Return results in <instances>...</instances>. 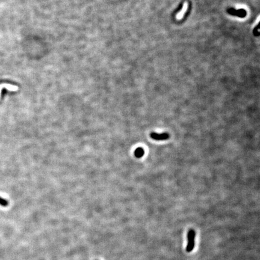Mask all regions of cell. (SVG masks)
<instances>
[{
    "label": "cell",
    "instance_id": "cell-1",
    "mask_svg": "<svg viewBox=\"0 0 260 260\" xmlns=\"http://www.w3.org/2000/svg\"><path fill=\"white\" fill-rule=\"evenodd\" d=\"M195 231L193 229H190L187 233V245L186 249L187 252H191L193 250L195 245Z\"/></svg>",
    "mask_w": 260,
    "mask_h": 260
},
{
    "label": "cell",
    "instance_id": "cell-2",
    "mask_svg": "<svg viewBox=\"0 0 260 260\" xmlns=\"http://www.w3.org/2000/svg\"><path fill=\"white\" fill-rule=\"evenodd\" d=\"M227 12L231 15L235 16L241 18L245 17L247 15V12L244 9H239L237 10L234 8L231 7L227 9Z\"/></svg>",
    "mask_w": 260,
    "mask_h": 260
},
{
    "label": "cell",
    "instance_id": "cell-3",
    "mask_svg": "<svg viewBox=\"0 0 260 260\" xmlns=\"http://www.w3.org/2000/svg\"><path fill=\"white\" fill-rule=\"evenodd\" d=\"M151 137L155 140V141H166L170 138V135L168 133H151L150 134Z\"/></svg>",
    "mask_w": 260,
    "mask_h": 260
},
{
    "label": "cell",
    "instance_id": "cell-4",
    "mask_svg": "<svg viewBox=\"0 0 260 260\" xmlns=\"http://www.w3.org/2000/svg\"><path fill=\"white\" fill-rule=\"evenodd\" d=\"M3 88H6L10 91H16L18 89V87L16 86H13L9 84H0V95H1V90Z\"/></svg>",
    "mask_w": 260,
    "mask_h": 260
},
{
    "label": "cell",
    "instance_id": "cell-5",
    "mask_svg": "<svg viewBox=\"0 0 260 260\" xmlns=\"http://www.w3.org/2000/svg\"><path fill=\"white\" fill-rule=\"evenodd\" d=\"M145 154L144 149L142 148H137L134 151V155L136 158H142Z\"/></svg>",
    "mask_w": 260,
    "mask_h": 260
},
{
    "label": "cell",
    "instance_id": "cell-6",
    "mask_svg": "<svg viewBox=\"0 0 260 260\" xmlns=\"http://www.w3.org/2000/svg\"><path fill=\"white\" fill-rule=\"evenodd\" d=\"M253 35L256 37L260 36V21L259 22L258 25L254 28V29L253 30Z\"/></svg>",
    "mask_w": 260,
    "mask_h": 260
},
{
    "label": "cell",
    "instance_id": "cell-7",
    "mask_svg": "<svg viewBox=\"0 0 260 260\" xmlns=\"http://www.w3.org/2000/svg\"><path fill=\"white\" fill-rule=\"evenodd\" d=\"M0 205H1L3 207H7L9 205V202L7 201L6 199H4L3 198H2L1 197H0Z\"/></svg>",
    "mask_w": 260,
    "mask_h": 260
}]
</instances>
